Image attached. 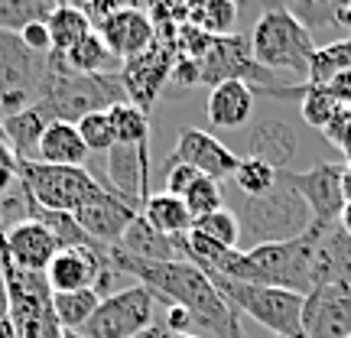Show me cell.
I'll list each match as a JSON object with an SVG mask.
<instances>
[{
	"label": "cell",
	"mask_w": 351,
	"mask_h": 338,
	"mask_svg": "<svg viewBox=\"0 0 351 338\" xmlns=\"http://www.w3.org/2000/svg\"><path fill=\"white\" fill-rule=\"evenodd\" d=\"M108 254H111L114 270L121 276H134V283L150 289L156 302L186 309L192 315L195 328L205 332V338H244L238 313L225 302V296L208 280V274L192 261H137V257L117 251V248H111Z\"/></svg>",
	"instance_id": "obj_1"
},
{
	"label": "cell",
	"mask_w": 351,
	"mask_h": 338,
	"mask_svg": "<svg viewBox=\"0 0 351 338\" xmlns=\"http://www.w3.org/2000/svg\"><path fill=\"white\" fill-rule=\"evenodd\" d=\"M315 241H319V221L289 244H263L251 251H234L218 276L306 296L309 289H315Z\"/></svg>",
	"instance_id": "obj_2"
},
{
	"label": "cell",
	"mask_w": 351,
	"mask_h": 338,
	"mask_svg": "<svg viewBox=\"0 0 351 338\" xmlns=\"http://www.w3.org/2000/svg\"><path fill=\"white\" fill-rule=\"evenodd\" d=\"M127 104V91L121 72L111 75H75V72H52L46 65V78L39 85L36 108L46 114V121H65L78 124L88 114H104Z\"/></svg>",
	"instance_id": "obj_3"
},
{
	"label": "cell",
	"mask_w": 351,
	"mask_h": 338,
	"mask_svg": "<svg viewBox=\"0 0 351 338\" xmlns=\"http://www.w3.org/2000/svg\"><path fill=\"white\" fill-rule=\"evenodd\" d=\"M238 221H241V238H247L254 248L289 244V241L302 238L315 225L309 205L302 202V195L289 182H283V176H280V182L270 192L244 199Z\"/></svg>",
	"instance_id": "obj_4"
},
{
	"label": "cell",
	"mask_w": 351,
	"mask_h": 338,
	"mask_svg": "<svg viewBox=\"0 0 351 338\" xmlns=\"http://www.w3.org/2000/svg\"><path fill=\"white\" fill-rule=\"evenodd\" d=\"M247 39H251V52L257 65L267 72H296V75L309 72L315 43L306 33V26L287 10V3L267 7Z\"/></svg>",
	"instance_id": "obj_5"
},
{
	"label": "cell",
	"mask_w": 351,
	"mask_h": 338,
	"mask_svg": "<svg viewBox=\"0 0 351 338\" xmlns=\"http://www.w3.org/2000/svg\"><path fill=\"white\" fill-rule=\"evenodd\" d=\"M218 293L225 296V302L234 313L254 319L257 326L270 328L274 335H287V338H302V296L300 293H289V289H276V287H261V283H238V280H225L218 274H208Z\"/></svg>",
	"instance_id": "obj_6"
},
{
	"label": "cell",
	"mask_w": 351,
	"mask_h": 338,
	"mask_svg": "<svg viewBox=\"0 0 351 338\" xmlns=\"http://www.w3.org/2000/svg\"><path fill=\"white\" fill-rule=\"evenodd\" d=\"M20 189L39 208L75 215L88 202L98 199L108 186H101L85 166H46L20 160Z\"/></svg>",
	"instance_id": "obj_7"
},
{
	"label": "cell",
	"mask_w": 351,
	"mask_h": 338,
	"mask_svg": "<svg viewBox=\"0 0 351 338\" xmlns=\"http://www.w3.org/2000/svg\"><path fill=\"white\" fill-rule=\"evenodd\" d=\"M46 78V59L23 46L20 33L0 29V111L3 117L33 108Z\"/></svg>",
	"instance_id": "obj_8"
},
{
	"label": "cell",
	"mask_w": 351,
	"mask_h": 338,
	"mask_svg": "<svg viewBox=\"0 0 351 338\" xmlns=\"http://www.w3.org/2000/svg\"><path fill=\"white\" fill-rule=\"evenodd\" d=\"M156 326V300L147 287H124L101 296L95 315L85 322V338H134L143 328Z\"/></svg>",
	"instance_id": "obj_9"
},
{
	"label": "cell",
	"mask_w": 351,
	"mask_h": 338,
	"mask_svg": "<svg viewBox=\"0 0 351 338\" xmlns=\"http://www.w3.org/2000/svg\"><path fill=\"white\" fill-rule=\"evenodd\" d=\"M202 69V85H225V82H257L254 88H267L274 85V72H267L257 65L251 52V39L231 33V36H218L212 39V46L205 49V56L199 59Z\"/></svg>",
	"instance_id": "obj_10"
},
{
	"label": "cell",
	"mask_w": 351,
	"mask_h": 338,
	"mask_svg": "<svg viewBox=\"0 0 351 338\" xmlns=\"http://www.w3.org/2000/svg\"><path fill=\"white\" fill-rule=\"evenodd\" d=\"M302 338H348L351 335V287L322 283L302 296Z\"/></svg>",
	"instance_id": "obj_11"
},
{
	"label": "cell",
	"mask_w": 351,
	"mask_h": 338,
	"mask_svg": "<svg viewBox=\"0 0 351 338\" xmlns=\"http://www.w3.org/2000/svg\"><path fill=\"white\" fill-rule=\"evenodd\" d=\"M173 62H176V49L166 46V43H153L143 56L127 59L121 65V82H124L127 101L150 114V108L160 98V91L173 78Z\"/></svg>",
	"instance_id": "obj_12"
},
{
	"label": "cell",
	"mask_w": 351,
	"mask_h": 338,
	"mask_svg": "<svg viewBox=\"0 0 351 338\" xmlns=\"http://www.w3.org/2000/svg\"><path fill=\"white\" fill-rule=\"evenodd\" d=\"M244 143H247L251 160H261L276 173H289V166L300 156L302 147L296 124L287 121L283 114H267V117L251 121L247 134H244Z\"/></svg>",
	"instance_id": "obj_13"
},
{
	"label": "cell",
	"mask_w": 351,
	"mask_h": 338,
	"mask_svg": "<svg viewBox=\"0 0 351 338\" xmlns=\"http://www.w3.org/2000/svg\"><path fill=\"white\" fill-rule=\"evenodd\" d=\"M283 182L296 189L302 202L319 225H339V215L345 208V192H341V163H319L302 173H280Z\"/></svg>",
	"instance_id": "obj_14"
},
{
	"label": "cell",
	"mask_w": 351,
	"mask_h": 338,
	"mask_svg": "<svg viewBox=\"0 0 351 338\" xmlns=\"http://www.w3.org/2000/svg\"><path fill=\"white\" fill-rule=\"evenodd\" d=\"M169 163H186V166H192V169H199L202 176H208V179H215V182H221V179H228V176H234L241 156L231 150V147H225L215 134H208V130L182 127L179 137H176Z\"/></svg>",
	"instance_id": "obj_15"
},
{
	"label": "cell",
	"mask_w": 351,
	"mask_h": 338,
	"mask_svg": "<svg viewBox=\"0 0 351 338\" xmlns=\"http://www.w3.org/2000/svg\"><path fill=\"white\" fill-rule=\"evenodd\" d=\"M108 189L137 212H143L150 199V143L143 147L114 143L108 153Z\"/></svg>",
	"instance_id": "obj_16"
},
{
	"label": "cell",
	"mask_w": 351,
	"mask_h": 338,
	"mask_svg": "<svg viewBox=\"0 0 351 338\" xmlns=\"http://www.w3.org/2000/svg\"><path fill=\"white\" fill-rule=\"evenodd\" d=\"M0 251L7 254V261L16 263L20 270L46 274L52 257L59 254V241L52 238V231L46 225L26 218V221H16L10 228H0Z\"/></svg>",
	"instance_id": "obj_17"
},
{
	"label": "cell",
	"mask_w": 351,
	"mask_h": 338,
	"mask_svg": "<svg viewBox=\"0 0 351 338\" xmlns=\"http://www.w3.org/2000/svg\"><path fill=\"white\" fill-rule=\"evenodd\" d=\"M95 33L104 39V46L121 62L143 56L156 43V29L150 23V13L143 10V7H130V3H124L114 16H108L101 26H95Z\"/></svg>",
	"instance_id": "obj_18"
},
{
	"label": "cell",
	"mask_w": 351,
	"mask_h": 338,
	"mask_svg": "<svg viewBox=\"0 0 351 338\" xmlns=\"http://www.w3.org/2000/svg\"><path fill=\"white\" fill-rule=\"evenodd\" d=\"M137 208L134 205H127L124 199H117L111 189H104L95 202H88L85 208H78L72 218L78 221V228L85 231L91 241H98L104 248H117L121 238H124V231L134 225V218H137Z\"/></svg>",
	"instance_id": "obj_19"
},
{
	"label": "cell",
	"mask_w": 351,
	"mask_h": 338,
	"mask_svg": "<svg viewBox=\"0 0 351 338\" xmlns=\"http://www.w3.org/2000/svg\"><path fill=\"white\" fill-rule=\"evenodd\" d=\"M287 10L306 26L315 49L328 43H341L351 33V3L345 0H289Z\"/></svg>",
	"instance_id": "obj_20"
},
{
	"label": "cell",
	"mask_w": 351,
	"mask_h": 338,
	"mask_svg": "<svg viewBox=\"0 0 351 338\" xmlns=\"http://www.w3.org/2000/svg\"><path fill=\"white\" fill-rule=\"evenodd\" d=\"M254 85L247 82H225V85H215L205 104V117L208 124L218 130H241V127H251L254 121Z\"/></svg>",
	"instance_id": "obj_21"
},
{
	"label": "cell",
	"mask_w": 351,
	"mask_h": 338,
	"mask_svg": "<svg viewBox=\"0 0 351 338\" xmlns=\"http://www.w3.org/2000/svg\"><path fill=\"white\" fill-rule=\"evenodd\" d=\"M117 251L130 254V257H137V261H153V263H169V261H186L179 248H176L173 238H163L156 228H150V221L137 215L134 218V225L124 231V238L117 244Z\"/></svg>",
	"instance_id": "obj_22"
},
{
	"label": "cell",
	"mask_w": 351,
	"mask_h": 338,
	"mask_svg": "<svg viewBox=\"0 0 351 338\" xmlns=\"http://www.w3.org/2000/svg\"><path fill=\"white\" fill-rule=\"evenodd\" d=\"M46 127H49L46 114L33 104V108H26V111H16V114H7V117H3V140H7V147H10L20 160L36 163L39 140L46 134Z\"/></svg>",
	"instance_id": "obj_23"
},
{
	"label": "cell",
	"mask_w": 351,
	"mask_h": 338,
	"mask_svg": "<svg viewBox=\"0 0 351 338\" xmlns=\"http://www.w3.org/2000/svg\"><path fill=\"white\" fill-rule=\"evenodd\" d=\"M88 160V147L75 124L65 121H52L46 134L39 140V160L46 166H82Z\"/></svg>",
	"instance_id": "obj_24"
},
{
	"label": "cell",
	"mask_w": 351,
	"mask_h": 338,
	"mask_svg": "<svg viewBox=\"0 0 351 338\" xmlns=\"http://www.w3.org/2000/svg\"><path fill=\"white\" fill-rule=\"evenodd\" d=\"M62 62H65V72H75V75H111V72H121V65H124L104 46V39L95 29L78 46H72L65 52Z\"/></svg>",
	"instance_id": "obj_25"
},
{
	"label": "cell",
	"mask_w": 351,
	"mask_h": 338,
	"mask_svg": "<svg viewBox=\"0 0 351 338\" xmlns=\"http://www.w3.org/2000/svg\"><path fill=\"white\" fill-rule=\"evenodd\" d=\"M140 215L150 221V228H156L163 238H173V241L186 238L189 231H192V225H195V218L189 215L186 202L169 195V192H156V195H150Z\"/></svg>",
	"instance_id": "obj_26"
},
{
	"label": "cell",
	"mask_w": 351,
	"mask_h": 338,
	"mask_svg": "<svg viewBox=\"0 0 351 338\" xmlns=\"http://www.w3.org/2000/svg\"><path fill=\"white\" fill-rule=\"evenodd\" d=\"M46 29H49V39H52V52L65 56L72 46H78L91 33V23L85 20V13L78 10L75 3H56V10L46 20Z\"/></svg>",
	"instance_id": "obj_27"
},
{
	"label": "cell",
	"mask_w": 351,
	"mask_h": 338,
	"mask_svg": "<svg viewBox=\"0 0 351 338\" xmlns=\"http://www.w3.org/2000/svg\"><path fill=\"white\" fill-rule=\"evenodd\" d=\"M98 289H78V293H52V313L62 332H82L85 322L98 309Z\"/></svg>",
	"instance_id": "obj_28"
},
{
	"label": "cell",
	"mask_w": 351,
	"mask_h": 338,
	"mask_svg": "<svg viewBox=\"0 0 351 338\" xmlns=\"http://www.w3.org/2000/svg\"><path fill=\"white\" fill-rule=\"evenodd\" d=\"M351 72V39L341 43H328L319 46L309 59V72H306V85H322L326 88L332 78Z\"/></svg>",
	"instance_id": "obj_29"
},
{
	"label": "cell",
	"mask_w": 351,
	"mask_h": 338,
	"mask_svg": "<svg viewBox=\"0 0 351 338\" xmlns=\"http://www.w3.org/2000/svg\"><path fill=\"white\" fill-rule=\"evenodd\" d=\"M238 20V7L231 0H205V3H189V23L199 26L212 39L231 36Z\"/></svg>",
	"instance_id": "obj_30"
},
{
	"label": "cell",
	"mask_w": 351,
	"mask_h": 338,
	"mask_svg": "<svg viewBox=\"0 0 351 338\" xmlns=\"http://www.w3.org/2000/svg\"><path fill=\"white\" fill-rule=\"evenodd\" d=\"M111 117V127H114V140L121 147H143L150 143V114L140 111L137 104H117L108 111Z\"/></svg>",
	"instance_id": "obj_31"
},
{
	"label": "cell",
	"mask_w": 351,
	"mask_h": 338,
	"mask_svg": "<svg viewBox=\"0 0 351 338\" xmlns=\"http://www.w3.org/2000/svg\"><path fill=\"white\" fill-rule=\"evenodd\" d=\"M56 3L49 0H0V29L20 33L29 23H46Z\"/></svg>",
	"instance_id": "obj_32"
},
{
	"label": "cell",
	"mask_w": 351,
	"mask_h": 338,
	"mask_svg": "<svg viewBox=\"0 0 351 338\" xmlns=\"http://www.w3.org/2000/svg\"><path fill=\"white\" fill-rule=\"evenodd\" d=\"M192 231H199L202 238L215 241V244H221L228 251H238L241 244V221L238 212H231V208H218V212L205 215V218H195Z\"/></svg>",
	"instance_id": "obj_33"
},
{
	"label": "cell",
	"mask_w": 351,
	"mask_h": 338,
	"mask_svg": "<svg viewBox=\"0 0 351 338\" xmlns=\"http://www.w3.org/2000/svg\"><path fill=\"white\" fill-rule=\"evenodd\" d=\"M339 111H341V108L335 104V98H332L322 85H302V95H300V117H302V124L315 127V130H326L328 121H332Z\"/></svg>",
	"instance_id": "obj_34"
},
{
	"label": "cell",
	"mask_w": 351,
	"mask_h": 338,
	"mask_svg": "<svg viewBox=\"0 0 351 338\" xmlns=\"http://www.w3.org/2000/svg\"><path fill=\"white\" fill-rule=\"evenodd\" d=\"M234 182H238V189L247 195V199H254V195L270 192V189L280 182V173H276V169H270L267 163H261V160L241 156L238 169H234Z\"/></svg>",
	"instance_id": "obj_35"
},
{
	"label": "cell",
	"mask_w": 351,
	"mask_h": 338,
	"mask_svg": "<svg viewBox=\"0 0 351 338\" xmlns=\"http://www.w3.org/2000/svg\"><path fill=\"white\" fill-rule=\"evenodd\" d=\"M182 202H186V208H189V215H192V218H205V215L225 208L221 186H218L215 179H208V176H199V179L192 182V189L182 195Z\"/></svg>",
	"instance_id": "obj_36"
},
{
	"label": "cell",
	"mask_w": 351,
	"mask_h": 338,
	"mask_svg": "<svg viewBox=\"0 0 351 338\" xmlns=\"http://www.w3.org/2000/svg\"><path fill=\"white\" fill-rule=\"evenodd\" d=\"M75 127H78V134H82V140H85L88 153H111V147L117 143V140H114V127H111L108 111L104 114H88V117H82Z\"/></svg>",
	"instance_id": "obj_37"
},
{
	"label": "cell",
	"mask_w": 351,
	"mask_h": 338,
	"mask_svg": "<svg viewBox=\"0 0 351 338\" xmlns=\"http://www.w3.org/2000/svg\"><path fill=\"white\" fill-rule=\"evenodd\" d=\"M322 137H326L332 147H339L351 160V108H341V111L328 121V127L322 130Z\"/></svg>",
	"instance_id": "obj_38"
},
{
	"label": "cell",
	"mask_w": 351,
	"mask_h": 338,
	"mask_svg": "<svg viewBox=\"0 0 351 338\" xmlns=\"http://www.w3.org/2000/svg\"><path fill=\"white\" fill-rule=\"evenodd\" d=\"M199 176H202L199 169H192L186 163H166V192L176 195V199H182Z\"/></svg>",
	"instance_id": "obj_39"
},
{
	"label": "cell",
	"mask_w": 351,
	"mask_h": 338,
	"mask_svg": "<svg viewBox=\"0 0 351 338\" xmlns=\"http://www.w3.org/2000/svg\"><path fill=\"white\" fill-rule=\"evenodd\" d=\"M16 182H20V156L0 140V202Z\"/></svg>",
	"instance_id": "obj_40"
},
{
	"label": "cell",
	"mask_w": 351,
	"mask_h": 338,
	"mask_svg": "<svg viewBox=\"0 0 351 338\" xmlns=\"http://www.w3.org/2000/svg\"><path fill=\"white\" fill-rule=\"evenodd\" d=\"M20 39H23L26 49L36 52V56H43V59H49L52 56V39H49L46 23H29L26 29H20Z\"/></svg>",
	"instance_id": "obj_41"
},
{
	"label": "cell",
	"mask_w": 351,
	"mask_h": 338,
	"mask_svg": "<svg viewBox=\"0 0 351 338\" xmlns=\"http://www.w3.org/2000/svg\"><path fill=\"white\" fill-rule=\"evenodd\" d=\"M176 88H195L202 85V69L199 59H176L173 62V78H169Z\"/></svg>",
	"instance_id": "obj_42"
},
{
	"label": "cell",
	"mask_w": 351,
	"mask_h": 338,
	"mask_svg": "<svg viewBox=\"0 0 351 338\" xmlns=\"http://www.w3.org/2000/svg\"><path fill=\"white\" fill-rule=\"evenodd\" d=\"M326 91L335 98V104L339 108H351V72H345V75H339V78H332L326 85Z\"/></svg>",
	"instance_id": "obj_43"
},
{
	"label": "cell",
	"mask_w": 351,
	"mask_h": 338,
	"mask_svg": "<svg viewBox=\"0 0 351 338\" xmlns=\"http://www.w3.org/2000/svg\"><path fill=\"white\" fill-rule=\"evenodd\" d=\"M341 192H345V202H351V160L341 163Z\"/></svg>",
	"instance_id": "obj_44"
},
{
	"label": "cell",
	"mask_w": 351,
	"mask_h": 338,
	"mask_svg": "<svg viewBox=\"0 0 351 338\" xmlns=\"http://www.w3.org/2000/svg\"><path fill=\"white\" fill-rule=\"evenodd\" d=\"M339 228L351 238V202H345V208H341V215H339Z\"/></svg>",
	"instance_id": "obj_45"
},
{
	"label": "cell",
	"mask_w": 351,
	"mask_h": 338,
	"mask_svg": "<svg viewBox=\"0 0 351 338\" xmlns=\"http://www.w3.org/2000/svg\"><path fill=\"white\" fill-rule=\"evenodd\" d=\"M0 338H20L16 335V328H13V322H10V315L0 319Z\"/></svg>",
	"instance_id": "obj_46"
},
{
	"label": "cell",
	"mask_w": 351,
	"mask_h": 338,
	"mask_svg": "<svg viewBox=\"0 0 351 338\" xmlns=\"http://www.w3.org/2000/svg\"><path fill=\"white\" fill-rule=\"evenodd\" d=\"M134 338H166V332H163V326L156 322V326L143 328V332H140V335H134Z\"/></svg>",
	"instance_id": "obj_47"
},
{
	"label": "cell",
	"mask_w": 351,
	"mask_h": 338,
	"mask_svg": "<svg viewBox=\"0 0 351 338\" xmlns=\"http://www.w3.org/2000/svg\"><path fill=\"white\" fill-rule=\"evenodd\" d=\"M0 319H7V283H3V270H0Z\"/></svg>",
	"instance_id": "obj_48"
},
{
	"label": "cell",
	"mask_w": 351,
	"mask_h": 338,
	"mask_svg": "<svg viewBox=\"0 0 351 338\" xmlns=\"http://www.w3.org/2000/svg\"><path fill=\"white\" fill-rule=\"evenodd\" d=\"M166 338H205V335H192V332H166Z\"/></svg>",
	"instance_id": "obj_49"
},
{
	"label": "cell",
	"mask_w": 351,
	"mask_h": 338,
	"mask_svg": "<svg viewBox=\"0 0 351 338\" xmlns=\"http://www.w3.org/2000/svg\"><path fill=\"white\" fill-rule=\"evenodd\" d=\"M62 338H85L82 332H62Z\"/></svg>",
	"instance_id": "obj_50"
},
{
	"label": "cell",
	"mask_w": 351,
	"mask_h": 338,
	"mask_svg": "<svg viewBox=\"0 0 351 338\" xmlns=\"http://www.w3.org/2000/svg\"><path fill=\"white\" fill-rule=\"evenodd\" d=\"M0 140H3V111H0ZM7 143V140H3Z\"/></svg>",
	"instance_id": "obj_51"
},
{
	"label": "cell",
	"mask_w": 351,
	"mask_h": 338,
	"mask_svg": "<svg viewBox=\"0 0 351 338\" xmlns=\"http://www.w3.org/2000/svg\"><path fill=\"white\" fill-rule=\"evenodd\" d=\"M274 338H287V335H274Z\"/></svg>",
	"instance_id": "obj_52"
},
{
	"label": "cell",
	"mask_w": 351,
	"mask_h": 338,
	"mask_svg": "<svg viewBox=\"0 0 351 338\" xmlns=\"http://www.w3.org/2000/svg\"><path fill=\"white\" fill-rule=\"evenodd\" d=\"M348 39H351V33H348Z\"/></svg>",
	"instance_id": "obj_53"
},
{
	"label": "cell",
	"mask_w": 351,
	"mask_h": 338,
	"mask_svg": "<svg viewBox=\"0 0 351 338\" xmlns=\"http://www.w3.org/2000/svg\"><path fill=\"white\" fill-rule=\"evenodd\" d=\"M348 338H351V335H348Z\"/></svg>",
	"instance_id": "obj_54"
}]
</instances>
